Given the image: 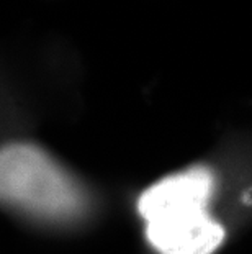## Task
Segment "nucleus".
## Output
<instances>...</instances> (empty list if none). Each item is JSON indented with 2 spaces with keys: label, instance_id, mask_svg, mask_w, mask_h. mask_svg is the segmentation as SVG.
Segmentation results:
<instances>
[{
  "label": "nucleus",
  "instance_id": "f257e3e1",
  "mask_svg": "<svg viewBox=\"0 0 252 254\" xmlns=\"http://www.w3.org/2000/svg\"><path fill=\"white\" fill-rule=\"evenodd\" d=\"M213 190L214 176L206 166H192L148 187L138 212L149 245L159 254H213L226 235L208 212Z\"/></svg>",
  "mask_w": 252,
  "mask_h": 254
},
{
  "label": "nucleus",
  "instance_id": "f03ea898",
  "mask_svg": "<svg viewBox=\"0 0 252 254\" xmlns=\"http://www.w3.org/2000/svg\"><path fill=\"white\" fill-rule=\"evenodd\" d=\"M0 202L13 203L50 220H71L87 198L79 182L36 144L0 146Z\"/></svg>",
  "mask_w": 252,
  "mask_h": 254
}]
</instances>
